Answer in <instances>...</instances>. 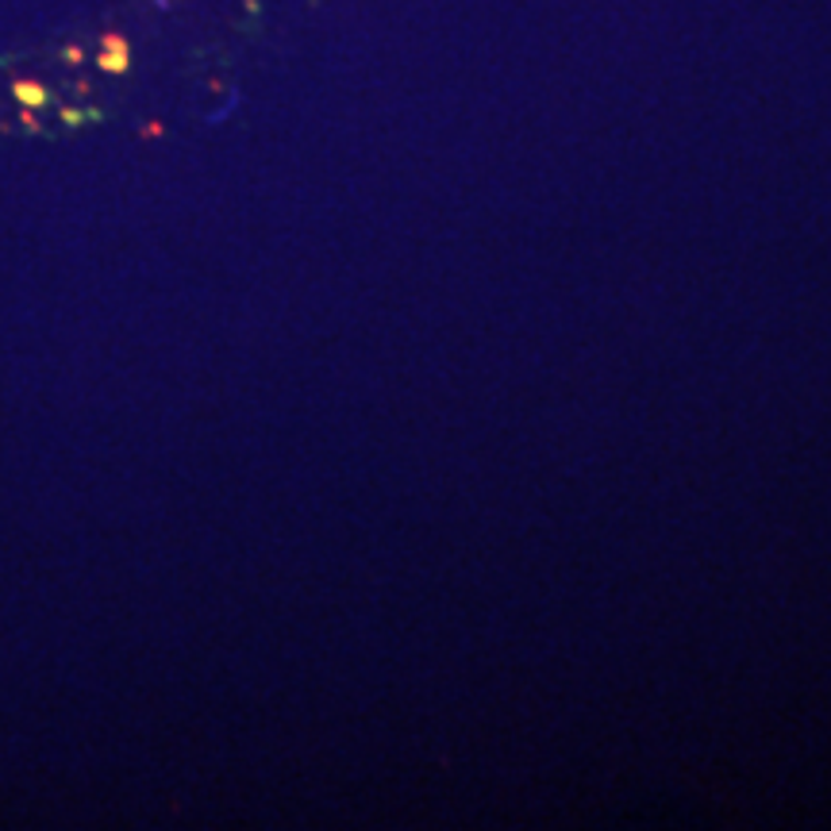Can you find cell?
Wrapping results in <instances>:
<instances>
[{"label": "cell", "mask_w": 831, "mask_h": 831, "mask_svg": "<svg viewBox=\"0 0 831 831\" xmlns=\"http://www.w3.org/2000/svg\"><path fill=\"white\" fill-rule=\"evenodd\" d=\"M20 97L28 100V105H39V100H43V89H35V85H20Z\"/></svg>", "instance_id": "6da1fadb"}]
</instances>
